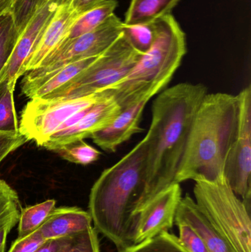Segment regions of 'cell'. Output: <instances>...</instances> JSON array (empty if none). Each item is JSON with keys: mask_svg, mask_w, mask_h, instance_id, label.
<instances>
[{"mask_svg": "<svg viewBox=\"0 0 251 252\" xmlns=\"http://www.w3.org/2000/svg\"><path fill=\"white\" fill-rule=\"evenodd\" d=\"M178 226V238L184 249L188 252H209L204 242L192 226L184 221H175Z\"/></svg>", "mask_w": 251, "mask_h": 252, "instance_id": "f1b7e54d", "label": "cell"}, {"mask_svg": "<svg viewBox=\"0 0 251 252\" xmlns=\"http://www.w3.org/2000/svg\"><path fill=\"white\" fill-rule=\"evenodd\" d=\"M62 238L48 240L35 252H57L62 242Z\"/></svg>", "mask_w": 251, "mask_h": 252, "instance_id": "d6a6232c", "label": "cell"}, {"mask_svg": "<svg viewBox=\"0 0 251 252\" xmlns=\"http://www.w3.org/2000/svg\"><path fill=\"white\" fill-rule=\"evenodd\" d=\"M182 198L179 183H174L155 195L139 210L133 226L132 245L169 232L175 223L178 204Z\"/></svg>", "mask_w": 251, "mask_h": 252, "instance_id": "8fae6325", "label": "cell"}, {"mask_svg": "<svg viewBox=\"0 0 251 252\" xmlns=\"http://www.w3.org/2000/svg\"><path fill=\"white\" fill-rule=\"evenodd\" d=\"M156 38L148 51L122 79L103 91L121 109L150 100L170 82L187 53L186 35L172 14L154 22Z\"/></svg>", "mask_w": 251, "mask_h": 252, "instance_id": "277c9868", "label": "cell"}, {"mask_svg": "<svg viewBox=\"0 0 251 252\" xmlns=\"http://www.w3.org/2000/svg\"><path fill=\"white\" fill-rule=\"evenodd\" d=\"M100 56L76 61L61 66L38 79L22 82V93L29 99L42 98L72 81L94 63Z\"/></svg>", "mask_w": 251, "mask_h": 252, "instance_id": "e0dca14e", "label": "cell"}, {"mask_svg": "<svg viewBox=\"0 0 251 252\" xmlns=\"http://www.w3.org/2000/svg\"><path fill=\"white\" fill-rule=\"evenodd\" d=\"M4 181L1 180V179H0V185H2L3 183H4Z\"/></svg>", "mask_w": 251, "mask_h": 252, "instance_id": "d590c367", "label": "cell"}, {"mask_svg": "<svg viewBox=\"0 0 251 252\" xmlns=\"http://www.w3.org/2000/svg\"><path fill=\"white\" fill-rule=\"evenodd\" d=\"M237 132L225 161L224 176L236 195L251 209V89L248 86L238 94Z\"/></svg>", "mask_w": 251, "mask_h": 252, "instance_id": "9c48e42d", "label": "cell"}, {"mask_svg": "<svg viewBox=\"0 0 251 252\" xmlns=\"http://www.w3.org/2000/svg\"><path fill=\"white\" fill-rule=\"evenodd\" d=\"M147 103L148 100H142L123 109L110 125L93 133L90 138L103 151L116 152L134 134L143 131L140 123Z\"/></svg>", "mask_w": 251, "mask_h": 252, "instance_id": "5bb4252c", "label": "cell"}, {"mask_svg": "<svg viewBox=\"0 0 251 252\" xmlns=\"http://www.w3.org/2000/svg\"><path fill=\"white\" fill-rule=\"evenodd\" d=\"M207 88L181 83L164 90L153 101L151 124L144 136L145 204L175 182L196 111Z\"/></svg>", "mask_w": 251, "mask_h": 252, "instance_id": "6da1fadb", "label": "cell"}, {"mask_svg": "<svg viewBox=\"0 0 251 252\" xmlns=\"http://www.w3.org/2000/svg\"><path fill=\"white\" fill-rule=\"evenodd\" d=\"M237 123V95L207 93L193 118L175 182L212 181L223 175Z\"/></svg>", "mask_w": 251, "mask_h": 252, "instance_id": "3957f363", "label": "cell"}, {"mask_svg": "<svg viewBox=\"0 0 251 252\" xmlns=\"http://www.w3.org/2000/svg\"><path fill=\"white\" fill-rule=\"evenodd\" d=\"M144 137L128 154L103 170L90 192V216L94 229L110 240L118 251L132 246L134 220L145 204Z\"/></svg>", "mask_w": 251, "mask_h": 252, "instance_id": "7a4b0ae2", "label": "cell"}, {"mask_svg": "<svg viewBox=\"0 0 251 252\" xmlns=\"http://www.w3.org/2000/svg\"><path fill=\"white\" fill-rule=\"evenodd\" d=\"M46 241L40 231L37 230L27 236L18 238L8 252H35Z\"/></svg>", "mask_w": 251, "mask_h": 252, "instance_id": "4dcf8cb0", "label": "cell"}, {"mask_svg": "<svg viewBox=\"0 0 251 252\" xmlns=\"http://www.w3.org/2000/svg\"><path fill=\"white\" fill-rule=\"evenodd\" d=\"M104 1L106 0H72V2L74 7L81 14Z\"/></svg>", "mask_w": 251, "mask_h": 252, "instance_id": "1f68e13d", "label": "cell"}, {"mask_svg": "<svg viewBox=\"0 0 251 252\" xmlns=\"http://www.w3.org/2000/svg\"><path fill=\"white\" fill-rule=\"evenodd\" d=\"M119 252H188L183 247L178 236L164 232L140 244L130 246Z\"/></svg>", "mask_w": 251, "mask_h": 252, "instance_id": "cb8c5ba5", "label": "cell"}, {"mask_svg": "<svg viewBox=\"0 0 251 252\" xmlns=\"http://www.w3.org/2000/svg\"><path fill=\"white\" fill-rule=\"evenodd\" d=\"M195 201L235 252H251V209L234 193L225 176L195 181Z\"/></svg>", "mask_w": 251, "mask_h": 252, "instance_id": "5b68a950", "label": "cell"}, {"mask_svg": "<svg viewBox=\"0 0 251 252\" xmlns=\"http://www.w3.org/2000/svg\"><path fill=\"white\" fill-rule=\"evenodd\" d=\"M15 1L16 0H0V16L11 12Z\"/></svg>", "mask_w": 251, "mask_h": 252, "instance_id": "836d02e7", "label": "cell"}, {"mask_svg": "<svg viewBox=\"0 0 251 252\" xmlns=\"http://www.w3.org/2000/svg\"><path fill=\"white\" fill-rule=\"evenodd\" d=\"M141 56L142 54L131 45L122 32L87 69L42 99L64 100L103 91L125 77Z\"/></svg>", "mask_w": 251, "mask_h": 252, "instance_id": "8992f818", "label": "cell"}, {"mask_svg": "<svg viewBox=\"0 0 251 252\" xmlns=\"http://www.w3.org/2000/svg\"><path fill=\"white\" fill-rule=\"evenodd\" d=\"M63 1L64 0H48L34 13L19 35L0 84L6 81L9 87L15 89L18 79L25 74V65L39 41L43 32Z\"/></svg>", "mask_w": 251, "mask_h": 252, "instance_id": "7c38bea8", "label": "cell"}, {"mask_svg": "<svg viewBox=\"0 0 251 252\" xmlns=\"http://www.w3.org/2000/svg\"><path fill=\"white\" fill-rule=\"evenodd\" d=\"M121 112L122 109L113 96L109 95L69 118L43 147L53 151L60 145L91 137L93 133L110 125Z\"/></svg>", "mask_w": 251, "mask_h": 252, "instance_id": "30bf717a", "label": "cell"}, {"mask_svg": "<svg viewBox=\"0 0 251 252\" xmlns=\"http://www.w3.org/2000/svg\"><path fill=\"white\" fill-rule=\"evenodd\" d=\"M79 15L72 0H64L60 4L27 62L25 73L37 69L44 59L67 38Z\"/></svg>", "mask_w": 251, "mask_h": 252, "instance_id": "4fadbf2b", "label": "cell"}, {"mask_svg": "<svg viewBox=\"0 0 251 252\" xmlns=\"http://www.w3.org/2000/svg\"><path fill=\"white\" fill-rule=\"evenodd\" d=\"M180 0H131L125 15V25L151 24L171 14Z\"/></svg>", "mask_w": 251, "mask_h": 252, "instance_id": "ac0fdd59", "label": "cell"}, {"mask_svg": "<svg viewBox=\"0 0 251 252\" xmlns=\"http://www.w3.org/2000/svg\"><path fill=\"white\" fill-rule=\"evenodd\" d=\"M63 159L75 164L88 165L99 159L101 153L83 140L60 145L53 150Z\"/></svg>", "mask_w": 251, "mask_h": 252, "instance_id": "7402d4cb", "label": "cell"}, {"mask_svg": "<svg viewBox=\"0 0 251 252\" xmlns=\"http://www.w3.org/2000/svg\"><path fill=\"white\" fill-rule=\"evenodd\" d=\"M56 200L50 199L23 209L20 212L18 222V238L27 236L38 230L44 224L50 213L56 208Z\"/></svg>", "mask_w": 251, "mask_h": 252, "instance_id": "ffe728a7", "label": "cell"}, {"mask_svg": "<svg viewBox=\"0 0 251 252\" xmlns=\"http://www.w3.org/2000/svg\"><path fill=\"white\" fill-rule=\"evenodd\" d=\"M88 212L76 207L55 208L38 230L46 241L72 236L92 226Z\"/></svg>", "mask_w": 251, "mask_h": 252, "instance_id": "2e32d148", "label": "cell"}, {"mask_svg": "<svg viewBox=\"0 0 251 252\" xmlns=\"http://www.w3.org/2000/svg\"><path fill=\"white\" fill-rule=\"evenodd\" d=\"M47 1L48 0H16L11 13L19 33L23 31L36 10Z\"/></svg>", "mask_w": 251, "mask_h": 252, "instance_id": "83f0119b", "label": "cell"}, {"mask_svg": "<svg viewBox=\"0 0 251 252\" xmlns=\"http://www.w3.org/2000/svg\"><path fill=\"white\" fill-rule=\"evenodd\" d=\"M28 141V138L20 131L16 133L0 131V164L10 153Z\"/></svg>", "mask_w": 251, "mask_h": 252, "instance_id": "f546056e", "label": "cell"}, {"mask_svg": "<svg viewBox=\"0 0 251 252\" xmlns=\"http://www.w3.org/2000/svg\"><path fill=\"white\" fill-rule=\"evenodd\" d=\"M110 94L100 91L89 95L64 100L32 98L25 105L21 115L19 130L38 146L43 147L66 121Z\"/></svg>", "mask_w": 251, "mask_h": 252, "instance_id": "52a82bcc", "label": "cell"}, {"mask_svg": "<svg viewBox=\"0 0 251 252\" xmlns=\"http://www.w3.org/2000/svg\"><path fill=\"white\" fill-rule=\"evenodd\" d=\"M14 91L15 89L9 87L6 81L0 84V131H20L15 108Z\"/></svg>", "mask_w": 251, "mask_h": 252, "instance_id": "d4e9b609", "label": "cell"}, {"mask_svg": "<svg viewBox=\"0 0 251 252\" xmlns=\"http://www.w3.org/2000/svg\"><path fill=\"white\" fill-rule=\"evenodd\" d=\"M10 230V228H4L0 230V252H4L5 250L6 240Z\"/></svg>", "mask_w": 251, "mask_h": 252, "instance_id": "e575fe53", "label": "cell"}, {"mask_svg": "<svg viewBox=\"0 0 251 252\" xmlns=\"http://www.w3.org/2000/svg\"><path fill=\"white\" fill-rule=\"evenodd\" d=\"M19 35L11 12L0 16V81Z\"/></svg>", "mask_w": 251, "mask_h": 252, "instance_id": "44dd1931", "label": "cell"}, {"mask_svg": "<svg viewBox=\"0 0 251 252\" xmlns=\"http://www.w3.org/2000/svg\"><path fill=\"white\" fill-rule=\"evenodd\" d=\"M123 27L124 22L113 13L94 31L65 40L37 69L26 72L22 82L38 79L76 61L100 56L122 35Z\"/></svg>", "mask_w": 251, "mask_h": 252, "instance_id": "ba28073f", "label": "cell"}, {"mask_svg": "<svg viewBox=\"0 0 251 252\" xmlns=\"http://www.w3.org/2000/svg\"><path fill=\"white\" fill-rule=\"evenodd\" d=\"M19 196L5 182L0 185V230L13 229L20 216Z\"/></svg>", "mask_w": 251, "mask_h": 252, "instance_id": "603a6c76", "label": "cell"}, {"mask_svg": "<svg viewBox=\"0 0 251 252\" xmlns=\"http://www.w3.org/2000/svg\"><path fill=\"white\" fill-rule=\"evenodd\" d=\"M57 252H100L97 231L91 226L72 236L63 238Z\"/></svg>", "mask_w": 251, "mask_h": 252, "instance_id": "484cf974", "label": "cell"}, {"mask_svg": "<svg viewBox=\"0 0 251 252\" xmlns=\"http://www.w3.org/2000/svg\"><path fill=\"white\" fill-rule=\"evenodd\" d=\"M175 221H184L192 226L203 240L209 252H235L190 195L181 198L177 209Z\"/></svg>", "mask_w": 251, "mask_h": 252, "instance_id": "9a60e30c", "label": "cell"}, {"mask_svg": "<svg viewBox=\"0 0 251 252\" xmlns=\"http://www.w3.org/2000/svg\"><path fill=\"white\" fill-rule=\"evenodd\" d=\"M123 34L131 45L143 55L150 50L156 40V25L154 22L131 26L124 24Z\"/></svg>", "mask_w": 251, "mask_h": 252, "instance_id": "4316f807", "label": "cell"}, {"mask_svg": "<svg viewBox=\"0 0 251 252\" xmlns=\"http://www.w3.org/2000/svg\"><path fill=\"white\" fill-rule=\"evenodd\" d=\"M117 5L116 0H106L81 13L66 39H72L94 31L114 13Z\"/></svg>", "mask_w": 251, "mask_h": 252, "instance_id": "d6986e66", "label": "cell"}]
</instances>
